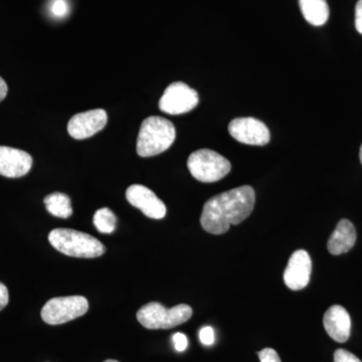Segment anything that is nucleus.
I'll return each mask as SVG.
<instances>
[{
	"mask_svg": "<svg viewBox=\"0 0 362 362\" xmlns=\"http://www.w3.org/2000/svg\"><path fill=\"white\" fill-rule=\"evenodd\" d=\"M256 202L254 188L244 185L211 197L204 204L201 216L204 230L223 235L230 226L239 225L252 214Z\"/></svg>",
	"mask_w": 362,
	"mask_h": 362,
	"instance_id": "f257e3e1",
	"label": "nucleus"
},
{
	"mask_svg": "<svg viewBox=\"0 0 362 362\" xmlns=\"http://www.w3.org/2000/svg\"><path fill=\"white\" fill-rule=\"evenodd\" d=\"M176 137L175 125L158 116L143 120L137 138V153L141 157H152L163 153L173 144Z\"/></svg>",
	"mask_w": 362,
	"mask_h": 362,
	"instance_id": "f03ea898",
	"label": "nucleus"
},
{
	"mask_svg": "<svg viewBox=\"0 0 362 362\" xmlns=\"http://www.w3.org/2000/svg\"><path fill=\"white\" fill-rule=\"evenodd\" d=\"M49 240L57 251L75 258H98L106 252V247L96 238L71 228L52 230Z\"/></svg>",
	"mask_w": 362,
	"mask_h": 362,
	"instance_id": "7ed1b4c3",
	"label": "nucleus"
},
{
	"mask_svg": "<svg viewBox=\"0 0 362 362\" xmlns=\"http://www.w3.org/2000/svg\"><path fill=\"white\" fill-rule=\"evenodd\" d=\"M192 316V307L187 304L168 309L158 302H150L137 312L138 321L143 327L152 330L170 329L187 322Z\"/></svg>",
	"mask_w": 362,
	"mask_h": 362,
	"instance_id": "20e7f679",
	"label": "nucleus"
},
{
	"mask_svg": "<svg viewBox=\"0 0 362 362\" xmlns=\"http://www.w3.org/2000/svg\"><path fill=\"white\" fill-rule=\"evenodd\" d=\"M187 168L195 180L204 183L216 182L230 173V162L218 152L201 149L188 157Z\"/></svg>",
	"mask_w": 362,
	"mask_h": 362,
	"instance_id": "39448f33",
	"label": "nucleus"
},
{
	"mask_svg": "<svg viewBox=\"0 0 362 362\" xmlns=\"http://www.w3.org/2000/svg\"><path fill=\"white\" fill-rule=\"evenodd\" d=\"M89 302L83 296L56 297L49 300L42 309V318L49 325H59L85 315Z\"/></svg>",
	"mask_w": 362,
	"mask_h": 362,
	"instance_id": "423d86ee",
	"label": "nucleus"
},
{
	"mask_svg": "<svg viewBox=\"0 0 362 362\" xmlns=\"http://www.w3.org/2000/svg\"><path fill=\"white\" fill-rule=\"evenodd\" d=\"M199 101L197 90L185 83L175 82L164 90L159 101V109L169 115H180L194 109Z\"/></svg>",
	"mask_w": 362,
	"mask_h": 362,
	"instance_id": "0eeeda50",
	"label": "nucleus"
},
{
	"mask_svg": "<svg viewBox=\"0 0 362 362\" xmlns=\"http://www.w3.org/2000/svg\"><path fill=\"white\" fill-rule=\"evenodd\" d=\"M228 132L237 141L255 146H264L271 139L265 124L252 117L233 119L228 125Z\"/></svg>",
	"mask_w": 362,
	"mask_h": 362,
	"instance_id": "6e6552de",
	"label": "nucleus"
},
{
	"mask_svg": "<svg viewBox=\"0 0 362 362\" xmlns=\"http://www.w3.org/2000/svg\"><path fill=\"white\" fill-rule=\"evenodd\" d=\"M107 121L108 116L103 109L83 112L71 117L68 123V132L75 139H87L103 130Z\"/></svg>",
	"mask_w": 362,
	"mask_h": 362,
	"instance_id": "1a4fd4ad",
	"label": "nucleus"
},
{
	"mask_svg": "<svg viewBox=\"0 0 362 362\" xmlns=\"http://www.w3.org/2000/svg\"><path fill=\"white\" fill-rule=\"evenodd\" d=\"M128 202L140 209L145 216L154 220H161L165 216L166 206L156 194L148 187L141 185H133L126 190Z\"/></svg>",
	"mask_w": 362,
	"mask_h": 362,
	"instance_id": "9d476101",
	"label": "nucleus"
},
{
	"mask_svg": "<svg viewBox=\"0 0 362 362\" xmlns=\"http://www.w3.org/2000/svg\"><path fill=\"white\" fill-rule=\"evenodd\" d=\"M312 261L305 250L293 252L284 272V282L293 291L304 289L310 281Z\"/></svg>",
	"mask_w": 362,
	"mask_h": 362,
	"instance_id": "9b49d317",
	"label": "nucleus"
},
{
	"mask_svg": "<svg viewBox=\"0 0 362 362\" xmlns=\"http://www.w3.org/2000/svg\"><path fill=\"white\" fill-rule=\"evenodd\" d=\"M33 157L23 150L0 146V175L18 178L30 173Z\"/></svg>",
	"mask_w": 362,
	"mask_h": 362,
	"instance_id": "f8f14e48",
	"label": "nucleus"
},
{
	"mask_svg": "<svg viewBox=\"0 0 362 362\" xmlns=\"http://www.w3.org/2000/svg\"><path fill=\"white\" fill-rule=\"evenodd\" d=\"M323 325L327 334L335 341L343 343L349 339L351 319L344 307L331 306L324 314Z\"/></svg>",
	"mask_w": 362,
	"mask_h": 362,
	"instance_id": "ddd939ff",
	"label": "nucleus"
},
{
	"mask_svg": "<svg viewBox=\"0 0 362 362\" xmlns=\"http://www.w3.org/2000/svg\"><path fill=\"white\" fill-rule=\"evenodd\" d=\"M356 242V230L354 223L349 220H341L328 240L327 247L330 254L338 256L345 254L354 247Z\"/></svg>",
	"mask_w": 362,
	"mask_h": 362,
	"instance_id": "4468645a",
	"label": "nucleus"
},
{
	"mask_svg": "<svg viewBox=\"0 0 362 362\" xmlns=\"http://www.w3.org/2000/svg\"><path fill=\"white\" fill-rule=\"evenodd\" d=\"M305 20L312 25H325L329 18V6L326 0H299Z\"/></svg>",
	"mask_w": 362,
	"mask_h": 362,
	"instance_id": "2eb2a0df",
	"label": "nucleus"
},
{
	"mask_svg": "<svg viewBox=\"0 0 362 362\" xmlns=\"http://www.w3.org/2000/svg\"><path fill=\"white\" fill-rule=\"evenodd\" d=\"M44 202L47 211L57 218H68L73 214L71 199L62 192H54L45 197Z\"/></svg>",
	"mask_w": 362,
	"mask_h": 362,
	"instance_id": "dca6fc26",
	"label": "nucleus"
},
{
	"mask_svg": "<svg viewBox=\"0 0 362 362\" xmlns=\"http://www.w3.org/2000/svg\"><path fill=\"white\" fill-rule=\"evenodd\" d=\"M94 226L98 232L102 233H112L115 230L117 218L115 214L108 207L98 209L94 214Z\"/></svg>",
	"mask_w": 362,
	"mask_h": 362,
	"instance_id": "f3484780",
	"label": "nucleus"
},
{
	"mask_svg": "<svg viewBox=\"0 0 362 362\" xmlns=\"http://www.w3.org/2000/svg\"><path fill=\"white\" fill-rule=\"evenodd\" d=\"M334 362H362L358 357L345 349H337L334 354Z\"/></svg>",
	"mask_w": 362,
	"mask_h": 362,
	"instance_id": "a211bd4d",
	"label": "nucleus"
},
{
	"mask_svg": "<svg viewBox=\"0 0 362 362\" xmlns=\"http://www.w3.org/2000/svg\"><path fill=\"white\" fill-rule=\"evenodd\" d=\"M259 361L261 362H282L280 356L276 350L273 349H265L261 350L258 354Z\"/></svg>",
	"mask_w": 362,
	"mask_h": 362,
	"instance_id": "6ab92c4d",
	"label": "nucleus"
},
{
	"mask_svg": "<svg viewBox=\"0 0 362 362\" xmlns=\"http://www.w3.org/2000/svg\"><path fill=\"white\" fill-rule=\"evenodd\" d=\"M199 339H201L202 344L206 345V346L213 345L214 342V332L213 328L209 327V326L202 328L201 331H199Z\"/></svg>",
	"mask_w": 362,
	"mask_h": 362,
	"instance_id": "aec40b11",
	"label": "nucleus"
},
{
	"mask_svg": "<svg viewBox=\"0 0 362 362\" xmlns=\"http://www.w3.org/2000/svg\"><path fill=\"white\" fill-rule=\"evenodd\" d=\"M173 341L177 351L182 352L187 349V337L183 333H175L173 337Z\"/></svg>",
	"mask_w": 362,
	"mask_h": 362,
	"instance_id": "412c9836",
	"label": "nucleus"
},
{
	"mask_svg": "<svg viewBox=\"0 0 362 362\" xmlns=\"http://www.w3.org/2000/svg\"><path fill=\"white\" fill-rule=\"evenodd\" d=\"M9 301L8 289L6 285L0 283V311L4 310Z\"/></svg>",
	"mask_w": 362,
	"mask_h": 362,
	"instance_id": "4be33fe9",
	"label": "nucleus"
},
{
	"mask_svg": "<svg viewBox=\"0 0 362 362\" xmlns=\"http://www.w3.org/2000/svg\"><path fill=\"white\" fill-rule=\"evenodd\" d=\"M52 11L54 14L58 16H65L66 13V4L64 0H57L54 6L52 7Z\"/></svg>",
	"mask_w": 362,
	"mask_h": 362,
	"instance_id": "5701e85b",
	"label": "nucleus"
},
{
	"mask_svg": "<svg viewBox=\"0 0 362 362\" xmlns=\"http://www.w3.org/2000/svg\"><path fill=\"white\" fill-rule=\"evenodd\" d=\"M356 28L362 35V0H358L356 6Z\"/></svg>",
	"mask_w": 362,
	"mask_h": 362,
	"instance_id": "b1692460",
	"label": "nucleus"
},
{
	"mask_svg": "<svg viewBox=\"0 0 362 362\" xmlns=\"http://www.w3.org/2000/svg\"><path fill=\"white\" fill-rule=\"evenodd\" d=\"M7 92H8V88H7L6 81L0 77V102L6 99Z\"/></svg>",
	"mask_w": 362,
	"mask_h": 362,
	"instance_id": "393cba45",
	"label": "nucleus"
},
{
	"mask_svg": "<svg viewBox=\"0 0 362 362\" xmlns=\"http://www.w3.org/2000/svg\"><path fill=\"white\" fill-rule=\"evenodd\" d=\"M359 157H361V164H362V145H361V152H359Z\"/></svg>",
	"mask_w": 362,
	"mask_h": 362,
	"instance_id": "a878e982",
	"label": "nucleus"
},
{
	"mask_svg": "<svg viewBox=\"0 0 362 362\" xmlns=\"http://www.w3.org/2000/svg\"><path fill=\"white\" fill-rule=\"evenodd\" d=\"M104 362H119L117 361H113V359H108V361H104Z\"/></svg>",
	"mask_w": 362,
	"mask_h": 362,
	"instance_id": "bb28decb",
	"label": "nucleus"
}]
</instances>
